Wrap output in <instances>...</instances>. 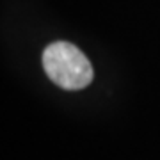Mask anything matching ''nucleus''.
I'll use <instances>...</instances> for the list:
<instances>
[{
  "label": "nucleus",
  "instance_id": "nucleus-1",
  "mask_svg": "<svg viewBox=\"0 0 160 160\" xmlns=\"http://www.w3.org/2000/svg\"><path fill=\"white\" fill-rule=\"evenodd\" d=\"M43 68L57 86L68 91H78L92 80V66L84 52L71 43L57 41L43 52Z\"/></svg>",
  "mask_w": 160,
  "mask_h": 160
}]
</instances>
